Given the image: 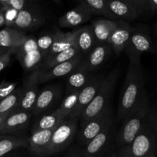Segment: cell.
<instances>
[{"instance_id":"cell-4","label":"cell","mask_w":157,"mask_h":157,"mask_svg":"<svg viewBox=\"0 0 157 157\" xmlns=\"http://www.w3.org/2000/svg\"><path fill=\"white\" fill-rule=\"evenodd\" d=\"M124 52L130 61L136 62H140L141 55L145 52L156 53L154 39L147 25L138 24L133 27V32Z\"/></svg>"},{"instance_id":"cell-27","label":"cell","mask_w":157,"mask_h":157,"mask_svg":"<svg viewBox=\"0 0 157 157\" xmlns=\"http://www.w3.org/2000/svg\"><path fill=\"white\" fill-rule=\"evenodd\" d=\"M75 47H76V44H75V37L74 31L71 32H67V33H63L61 31L57 30L52 50L46 59L55 56L60 52Z\"/></svg>"},{"instance_id":"cell-23","label":"cell","mask_w":157,"mask_h":157,"mask_svg":"<svg viewBox=\"0 0 157 157\" xmlns=\"http://www.w3.org/2000/svg\"><path fill=\"white\" fill-rule=\"evenodd\" d=\"M117 21L107 19L104 18H95L91 21V28L93 29L94 35L96 38L97 43H108L117 26Z\"/></svg>"},{"instance_id":"cell-41","label":"cell","mask_w":157,"mask_h":157,"mask_svg":"<svg viewBox=\"0 0 157 157\" xmlns=\"http://www.w3.org/2000/svg\"><path fill=\"white\" fill-rule=\"evenodd\" d=\"M6 25V18H5V10L0 6V27Z\"/></svg>"},{"instance_id":"cell-28","label":"cell","mask_w":157,"mask_h":157,"mask_svg":"<svg viewBox=\"0 0 157 157\" xmlns=\"http://www.w3.org/2000/svg\"><path fill=\"white\" fill-rule=\"evenodd\" d=\"M79 5L87 9L92 15H103L107 19L116 21L107 6V0H85L80 2Z\"/></svg>"},{"instance_id":"cell-33","label":"cell","mask_w":157,"mask_h":157,"mask_svg":"<svg viewBox=\"0 0 157 157\" xmlns=\"http://www.w3.org/2000/svg\"><path fill=\"white\" fill-rule=\"evenodd\" d=\"M134 9L138 19H149L153 15L149 0H128Z\"/></svg>"},{"instance_id":"cell-5","label":"cell","mask_w":157,"mask_h":157,"mask_svg":"<svg viewBox=\"0 0 157 157\" xmlns=\"http://www.w3.org/2000/svg\"><path fill=\"white\" fill-rule=\"evenodd\" d=\"M79 119L67 118L54 131L44 157L58 154L68 148L78 135Z\"/></svg>"},{"instance_id":"cell-14","label":"cell","mask_w":157,"mask_h":157,"mask_svg":"<svg viewBox=\"0 0 157 157\" xmlns=\"http://www.w3.org/2000/svg\"><path fill=\"white\" fill-rule=\"evenodd\" d=\"M33 117L32 113L25 111H12L5 121L0 135H11L23 137L22 133L27 130Z\"/></svg>"},{"instance_id":"cell-10","label":"cell","mask_w":157,"mask_h":157,"mask_svg":"<svg viewBox=\"0 0 157 157\" xmlns=\"http://www.w3.org/2000/svg\"><path fill=\"white\" fill-rule=\"evenodd\" d=\"M48 18L45 13L40 6L32 9L17 12L16 16L9 28H14L18 30L33 31L41 27Z\"/></svg>"},{"instance_id":"cell-9","label":"cell","mask_w":157,"mask_h":157,"mask_svg":"<svg viewBox=\"0 0 157 157\" xmlns=\"http://www.w3.org/2000/svg\"><path fill=\"white\" fill-rule=\"evenodd\" d=\"M117 127L114 121L109 124L88 144L82 147L83 157H101L115 144Z\"/></svg>"},{"instance_id":"cell-47","label":"cell","mask_w":157,"mask_h":157,"mask_svg":"<svg viewBox=\"0 0 157 157\" xmlns=\"http://www.w3.org/2000/svg\"><path fill=\"white\" fill-rule=\"evenodd\" d=\"M150 157H156V155H153V156H151Z\"/></svg>"},{"instance_id":"cell-24","label":"cell","mask_w":157,"mask_h":157,"mask_svg":"<svg viewBox=\"0 0 157 157\" xmlns=\"http://www.w3.org/2000/svg\"><path fill=\"white\" fill-rule=\"evenodd\" d=\"M27 35L24 32L14 28H6L0 30V47L18 49L21 46Z\"/></svg>"},{"instance_id":"cell-3","label":"cell","mask_w":157,"mask_h":157,"mask_svg":"<svg viewBox=\"0 0 157 157\" xmlns=\"http://www.w3.org/2000/svg\"><path fill=\"white\" fill-rule=\"evenodd\" d=\"M120 72L121 67L119 64L115 66L111 71L106 76L105 80L94 99L81 113L79 118L80 125H82L95 117L98 116L100 113L110 107V101L119 78Z\"/></svg>"},{"instance_id":"cell-15","label":"cell","mask_w":157,"mask_h":157,"mask_svg":"<svg viewBox=\"0 0 157 157\" xmlns=\"http://www.w3.org/2000/svg\"><path fill=\"white\" fill-rule=\"evenodd\" d=\"M112 48L108 43H98L94 48L84 57L78 68L84 71L93 73L101 67L111 55Z\"/></svg>"},{"instance_id":"cell-31","label":"cell","mask_w":157,"mask_h":157,"mask_svg":"<svg viewBox=\"0 0 157 157\" xmlns=\"http://www.w3.org/2000/svg\"><path fill=\"white\" fill-rule=\"evenodd\" d=\"M80 91H74L66 93L65 97L61 103L59 108L61 110V113L64 120L67 119L75 109L77 103H78V96Z\"/></svg>"},{"instance_id":"cell-7","label":"cell","mask_w":157,"mask_h":157,"mask_svg":"<svg viewBox=\"0 0 157 157\" xmlns=\"http://www.w3.org/2000/svg\"><path fill=\"white\" fill-rule=\"evenodd\" d=\"M17 59L26 72L40 70L44 61V58L37 43V38L34 35H27L20 48L17 49Z\"/></svg>"},{"instance_id":"cell-18","label":"cell","mask_w":157,"mask_h":157,"mask_svg":"<svg viewBox=\"0 0 157 157\" xmlns=\"http://www.w3.org/2000/svg\"><path fill=\"white\" fill-rule=\"evenodd\" d=\"M55 130H41L31 133L29 140L28 151L31 154L38 157H44L48 147L51 138Z\"/></svg>"},{"instance_id":"cell-19","label":"cell","mask_w":157,"mask_h":157,"mask_svg":"<svg viewBox=\"0 0 157 157\" xmlns=\"http://www.w3.org/2000/svg\"><path fill=\"white\" fill-rule=\"evenodd\" d=\"M64 121V119L61 116V110L58 107L50 113L36 117L31 127V133L41 130H55Z\"/></svg>"},{"instance_id":"cell-13","label":"cell","mask_w":157,"mask_h":157,"mask_svg":"<svg viewBox=\"0 0 157 157\" xmlns=\"http://www.w3.org/2000/svg\"><path fill=\"white\" fill-rule=\"evenodd\" d=\"M38 85V70L29 73L23 81L21 99L15 110L32 113L39 93Z\"/></svg>"},{"instance_id":"cell-12","label":"cell","mask_w":157,"mask_h":157,"mask_svg":"<svg viewBox=\"0 0 157 157\" xmlns=\"http://www.w3.org/2000/svg\"><path fill=\"white\" fill-rule=\"evenodd\" d=\"M62 94V87L59 84L48 85L39 90L32 112L33 117H36L48 113L49 110L61 99Z\"/></svg>"},{"instance_id":"cell-26","label":"cell","mask_w":157,"mask_h":157,"mask_svg":"<svg viewBox=\"0 0 157 157\" xmlns=\"http://www.w3.org/2000/svg\"><path fill=\"white\" fill-rule=\"evenodd\" d=\"M28 147V138L17 137L11 135H0V157H6L15 150L27 149Z\"/></svg>"},{"instance_id":"cell-1","label":"cell","mask_w":157,"mask_h":157,"mask_svg":"<svg viewBox=\"0 0 157 157\" xmlns=\"http://www.w3.org/2000/svg\"><path fill=\"white\" fill-rule=\"evenodd\" d=\"M146 94L140 62L130 61L118 104V121H122L139 104Z\"/></svg>"},{"instance_id":"cell-21","label":"cell","mask_w":157,"mask_h":157,"mask_svg":"<svg viewBox=\"0 0 157 157\" xmlns=\"http://www.w3.org/2000/svg\"><path fill=\"white\" fill-rule=\"evenodd\" d=\"M93 15L84 7L78 5L77 7L66 12L58 19V25L61 28H73L84 24Z\"/></svg>"},{"instance_id":"cell-48","label":"cell","mask_w":157,"mask_h":157,"mask_svg":"<svg viewBox=\"0 0 157 157\" xmlns=\"http://www.w3.org/2000/svg\"><path fill=\"white\" fill-rule=\"evenodd\" d=\"M156 157H157V153H156Z\"/></svg>"},{"instance_id":"cell-25","label":"cell","mask_w":157,"mask_h":157,"mask_svg":"<svg viewBox=\"0 0 157 157\" xmlns=\"http://www.w3.org/2000/svg\"><path fill=\"white\" fill-rule=\"evenodd\" d=\"M93 73L84 71L77 67L66 78L65 93L81 91L93 78Z\"/></svg>"},{"instance_id":"cell-44","label":"cell","mask_w":157,"mask_h":157,"mask_svg":"<svg viewBox=\"0 0 157 157\" xmlns=\"http://www.w3.org/2000/svg\"><path fill=\"white\" fill-rule=\"evenodd\" d=\"M152 121H153V124L157 131V110H153L152 112Z\"/></svg>"},{"instance_id":"cell-46","label":"cell","mask_w":157,"mask_h":157,"mask_svg":"<svg viewBox=\"0 0 157 157\" xmlns=\"http://www.w3.org/2000/svg\"><path fill=\"white\" fill-rule=\"evenodd\" d=\"M18 157H38L36 156H34V155L31 154L30 153H28V154H21L20 155V156H18Z\"/></svg>"},{"instance_id":"cell-34","label":"cell","mask_w":157,"mask_h":157,"mask_svg":"<svg viewBox=\"0 0 157 157\" xmlns=\"http://www.w3.org/2000/svg\"><path fill=\"white\" fill-rule=\"evenodd\" d=\"M56 31L53 32H48V33H43L39 35L37 38V43L38 46L44 57V60L48 58V56L50 54L51 50H52V45L54 44L55 38V34Z\"/></svg>"},{"instance_id":"cell-35","label":"cell","mask_w":157,"mask_h":157,"mask_svg":"<svg viewBox=\"0 0 157 157\" xmlns=\"http://www.w3.org/2000/svg\"><path fill=\"white\" fill-rule=\"evenodd\" d=\"M18 83L2 81L0 83V101L9 96L16 89Z\"/></svg>"},{"instance_id":"cell-45","label":"cell","mask_w":157,"mask_h":157,"mask_svg":"<svg viewBox=\"0 0 157 157\" xmlns=\"http://www.w3.org/2000/svg\"><path fill=\"white\" fill-rule=\"evenodd\" d=\"M9 49H11V48H5L0 47V56H2L3 54H5L6 52H7Z\"/></svg>"},{"instance_id":"cell-39","label":"cell","mask_w":157,"mask_h":157,"mask_svg":"<svg viewBox=\"0 0 157 157\" xmlns=\"http://www.w3.org/2000/svg\"><path fill=\"white\" fill-rule=\"evenodd\" d=\"M101 157H118L117 149L116 145H113L108 151L106 152Z\"/></svg>"},{"instance_id":"cell-30","label":"cell","mask_w":157,"mask_h":157,"mask_svg":"<svg viewBox=\"0 0 157 157\" xmlns=\"http://www.w3.org/2000/svg\"><path fill=\"white\" fill-rule=\"evenodd\" d=\"M22 94V87H18L11 94L0 101V113L14 111L20 104Z\"/></svg>"},{"instance_id":"cell-11","label":"cell","mask_w":157,"mask_h":157,"mask_svg":"<svg viewBox=\"0 0 157 157\" xmlns=\"http://www.w3.org/2000/svg\"><path fill=\"white\" fill-rule=\"evenodd\" d=\"M106 76L103 74L94 75L88 84L79 92L78 103L68 118L79 119L86 107L92 102L101 89Z\"/></svg>"},{"instance_id":"cell-20","label":"cell","mask_w":157,"mask_h":157,"mask_svg":"<svg viewBox=\"0 0 157 157\" xmlns=\"http://www.w3.org/2000/svg\"><path fill=\"white\" fill-rule=\"evenodd\" d=\"M74 32L76 47L83 56H87L98 44L91 25L83 26Z\"/></svg>"},{"instance_id":"cell-2","label":"cell","mask_w":157,"mask_h":157,"mask_svg":"<svg viewBox=\"0 0 157 157\" xmlns=\"http://www.w3.org/2000/svg\"><path fill=\"white\" fill-rule=\"evenodd\" d=\"M152 111L153 110L150 108L148 97L146 94L139 104L121 121V126L117 133L115 140L117 148L132 144L149 121Z\"/></svg>"},{"instance_id":"cell-32","label":"cell","mask_w":157,"mask_h":157,"mask_svg":"<svg viewBox=\"0 0 157 157\" xmlns=\"http://www.w3.org/2000/svg\"><path fill=\"white\" fill-rule=\"evenodd\" d=\"M0 6L6 9H14L15 11L25 10L39 6L35 0H0Z\"/></svg>"},{"instance_id":"cell-37","label":"cell","mask_w":157,"mask_h":157,"mask_svg":"<svg viewBox=\"0 0 157 157\" xmlns=\"http://www.w3.org/2000/svg\"><path fill=\"white\" fill-rule=\"evenodd\" d=\"M64 157H83L82 147L79 145H74L67 150Z\"/></svg>"},{"instance_id":"cell-16","label":"cell","mask_w":157,"mask_h":157,"mask_svg":"<svg viewBox=\"0 0 157 157\" xmlns=\"http://www.w3.org/2000/svg\"><path fill=\"white\" fill-rule=\"evenodd\" d=\"M83 58H84V56L80 55L73 59L58 64V65L46 71L38 70V84H41L47 82L50 80L67 76L79 66Z\"/></svg>"},{"instance_id":"cell-17","label":"cell","mask_w":157,"mask_h":157,"mask_svg":"<svg viewBox=\"0 0 157 157\" xmlns=\"http://www.w3.org/2000/svg\"><path fill=\"white\" fill-rule=\"evenodd\" d=\"M133 27L129 22L124 21H117V26L113 30L110 38L112 50L117 56H119L125 49L126 44L130 38Z\"/></svg>"},{"instance_id":"cell-8","label":"cell","mask_w":157,"mask_h":157,"mask_svg":"<svg viewBox=\"0 0 157 157\" xmlns=\"http://www.w3.org/2000/svg\"><path fill=\"white\" fill-rule=\"evenodd\" d=\"M113 121H114V117L111 107H109L98 116L80 125L77 135V140L80 147H85Z\"/></svg>"},{"instance_id":"cell-42","label":"cell","mask_w":157,"mask_h":157,"mask_svg":"<svg viewBox=\"0 0 157 157\" xmlns=\"http://www.w3.org/2000/svg\"><path fill=\"white\" fill-rule=\"evenodd\" d=\"M153 37L154 39L155 43V49H156V53L157 54V22L155 23L153 29Z\"/></svg>"},{"instance_id":"cell-40","label":"cell","mask_w":157,"mask_h":157,"mask_svg":"<svg viewBox=\"0 0 157 157\" xmlns=\"http://www.w3.org/2000/svg\"><path fill=\"white\" fill-rule=\"evenodd\" d=\"M12 112H8V113H0V133H1L2 129L3 124H4L5 121L7 118V117Z\"/></svg>"},{"instance_id":"cell-6","label":"cell","mask_w":157,"mask_h":157,"mask_svg":"<svg viewBox=\"0 0 157 157\" xmlns=\"http://www.w3.org/2000/svg\"><path fill=\"white\" fill-rule=\"evenodd\" d=\"M130 151L132 157H150L156 155L157 131L152 121V113L149 121L130 144Z\"/></svg>"},{"instance_id":"cell-43","label":"cell","mask_w":157,"mask_h":157,"mask_svg":"<svg viewBox=\"0 0 157 157\" xmlns=\"http://www.w3.org/2000/svg\"><path fill=\"white\" fill-rule=\"evenodd\" d=\"M153 15H157V0H149Z\"/></svg>"},{"instance_id":"cell-36","label":"cell","mask_w":157,"mask_h":157,"mask_svg":"<svg viewBox=\"0 0 157 157\" xmlns=\"http://www.w3.org/2000/svg\"><path fill=\"white\" fill-rule=\"evenodd\" d=\"M17 49L11 48L7 52L3 54L2 56H0V72L9 64V63L10 62L11 57L13 55H15Z\"/></svg>"},{"instance_id":"cell-22","label":"cell","mask_w":157,"mask_h":157,"mask_svg":"<svg viewBox=\"0 0 157 157\" xmlns=\"http://www.w3.org/2000/svg\"><path fill=\"white\" fill-rule=\"evenodd\" d=\"M107 6L116 21L130 22L138 19L134 9L128 0H107Z\"/></svg>"},{"instance_id":"cell-29","label":"cell","mask_w":157,"mask_h":157,"mask_svg":"<svg viewBox=\"0 0 157 157\" xmlns=\"http://www.w3.org/2000/svg\"><path fill=\"white\" fill-rule=\"evenodd\" d=\"M80 55H82L76 47L69 48L67 50L57 54L56 55L52 57V58L44 60L42 66L40 68V71H46L48 69H50L55 66L58 65V64L66 62L69 60H71L76 57L80 56Z\"/></svg>"},{"instance_id":"cell-38","label":"cell","mask_w":157,"mask_h":157,"mask_svg":"<svg viewBox=\"0 0 157 157\" xmlns=\"http://www.w3.org/2000/svg\"><path fill=\"white\" fill-rule=\"evenodd\" d=\"M117 149L118 157H132L131 151H130V144Z\"/></svg>"}]
</instances>
